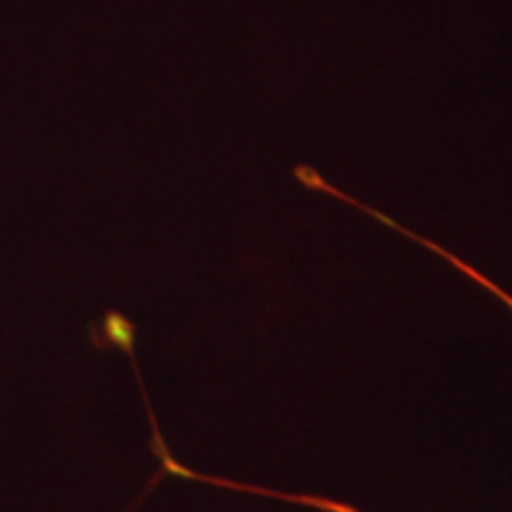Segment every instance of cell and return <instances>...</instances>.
<instances>
[{
    "mask_svg": "<svg viewBox=\"0 0 512 512\" xmlns=\"http://www.w3.org/2000/svg\"><path fill=\"white\" fill-rule=\"evenodd\" d=\"M420 242H422V247H425V249H430V252L441 256V259H446L448 264L456 268V271L465 273L467 278L475 280L477 285H482L486 292H491L496 299H501V302L505 304V309L512 313V294L505 292L501 285H496L494 280L486 278L484 273H479L477 268H472L470 264H467V261H463V259H460V256H456L453 252H448L446 247L437 245V242L425 240V238H420ZM420 242H418V245H420ZM216 486H223V489H230V491H238V494H254V496L278 498V501L294 503V505H304V508H313V510H318V512H363V510H358L356 505L337 501V498L320 496V494H285V491H273V489H266V486H259V484L235 482V479H233V482H230V479H223V477L216 479Z\"/></svg>",
    "mask_w": 512,
    "mask_h": 512,
    "instance_id": "1",
    "label": "cell"
}]
</instances>
